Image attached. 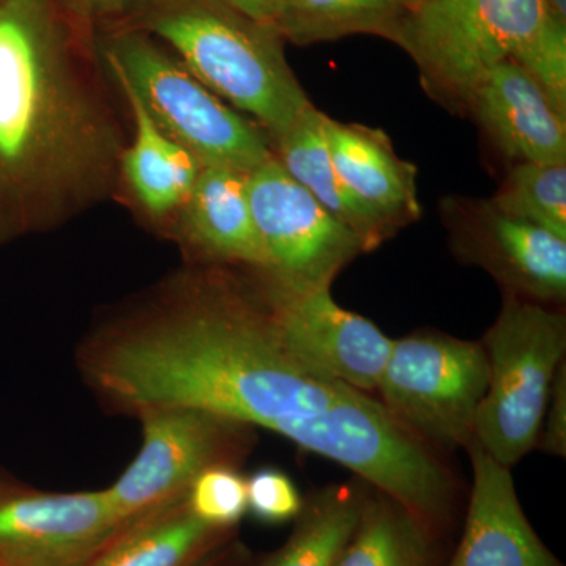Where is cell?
<instances>
[{
  "label": "cell",
  "instance_id": "7402d4cb",
  "mask_svg": "<svg viewBox=\"0 0 566 566\" xmlns=\"http://www.w3.org/2000/svg\"><path fill=\"white\" fill-rule=\"evenodd\" d=\"M408 11L400 0H283L275 29L297 46L357 33L395 43Z\"/></svg>",
  "mask_w": 566,
  "mask_h": 566
},
{
  "label": "cell",
  "instance_id": "ac0fdd59",
  "mask_svg": "<svg viewBox=\"0 0 566 566\" xmlns=\"http://www.w3.org/2000/svg\"><path fill=\"white\" fill-rule=\"evenodd\" d=\"M324 115L311 104L286 133L271 144L274 158L324 210L359 238L365 253L374 252L390 234L353 199L338 177L327 147Z\"/></svg>",
  "mask_w": 566,
  "mask_h": 566
},
{
  "label": "cell",
  "instance_id": "7c38bea8",
  "mask_svg": "<svg viewBox=\"0 0 566 566\" xmlns=\"http://www.w3.org/2000/svg\"><path fill=\"white\" fill-rule=\"evenodd\" d=\"M120 528L104 490L44 493L0 471V566H85Z\"/></svg>",
  "mask_w": 566,
  "mask_h": 566
},
{
  "label": "cell",
  "instance_id": "9a60e30c",
  "mask_svg": "<svg viewBox=\"0 0 566 566\" xmlns=\"http://www.w3.org/2000/svg\"><path fill=\"white\" fill-rule=\"evenodd\" d=\"M465 112L515 164H566V117L520 63L505 61L491 70Z\"/></svg>",
  "mask_w": 566,
  "mask_h": 566
},
{
  "label": "cell",
  "instance_id": "f1b7e54d",
  "mask_svg": "<svg viewBox=\"0 0 566 566\" xmlns=\"http://www.w3.org/2000/svg\"><path fill=\"white\" fill-rule=\"evenodd\" d=\"M221 2L238 13L244 14L249 20L274 29L283 6V0H221Z\"/></svg>",
  "mask_w": 566,
  "mask_h": 566
},
{
  "label": "cell",
  "instance_id": "9c48e42d",
  "mask_svg": "<svg viewBox=\"0 0 566 566\" xmlns=\"http://www.w3.org/2000/svg\"><path fill=\"white\" fill-rule=\"evenodd\" d=\"M248 193L264 255L259 273L270 281L294 290L331 289L365 253L359 238L294 181L274 155L248 174Z\"/></svg>",
  "mask_w": 566,
  "mask_h": 566
},
{
  "label": "cell",
  "instance_id": "4316f807",
  "mask_svg": "<svg viewBox=\"0 0 566 566\" xmlns=\"http://www.w3.org/2000/svg\"><path fill=\"white\" fill-rule=\"evenodd\" d=\"M304 499L285 472L264 468L248 479V510L266 524L296 520L303 512Z\"/></svg>",
  "mask_w": 566,
  "mask_h": 566
},
{
  "label": "cell",
  "instance_id": "2e32d148",
  "mask_svg": "<svg viewBox=\"0 0 566 566\" xmlns=\"http://www.w3.org/2000/svg\"><path fill=\"white\" fill-rule=\"evenodd\" d=\"M169 240L202 266L264 270L248 193V174L203 166Z\"/></svg>",
  "mask_w": 566,
  "mask_h": 566
},
{
  "label": "cell",
  "instance_id": "44dd1931",
  "mask_svg": "<svg viewBox=\"0 0 566 566\" xmlns=\"http://www.w3.org/2000/svg\"><path fill=\"white\" fill-rule=\"evenodd\" d=\"M364 491L333 485L304 501L293 534L262 566H335L363 515Z\"/></svg>",
  "mask_w": 566,
  "mask_h": 566
},
{
  "label": "cell",
  "instance_id": "484cf974",
  "mask_svg": "<svg viewBox=\"0 0 566 566\" xmlns=\"http://www.w3.org/2000/svg\"><path fill=\"white\" fill-rule=\"evenodd\" d=\"M170 0H59L74 28L87 39L99 33L133 28Z\"/></svg>",
  "mask_w": 566,
  "mask_h": 566
},
{
  "label": "cell",
  "instance_id": "83f0119b",
  "mask_svg": "<svg viewBox=\"0 0 566 566\" xmlns=\"http://www.w3.org/2000/svg\"><path fill=\"white\" fill-rule=\"evenodd\" d=\"M536 449L546 455H566V363L560 365L554 379Z\"/></svg>",
  "mask_w": 566,
  "mask_h": 566
},
{
  "label": "cell",
  "instance_id": "603a6c76",
  "mask_svg": "<svg viewBox=\"0 0 566 566\" xmlns=\"http://www.w3.org/2000/svg\"><path fill=\"white\" fill-rule=\"evenodd\" d=\"M490 200L505 214L566 240V164L516 163Z\"/></svg>",
  "mask_w": 566,
  "mask_h": 566
},
{
  "label": "cell",
  "instance_id": "6da1fadb",
  "mask_svg": "<svg viewBox=\"0 0 566 566\" xmlns=\"http://www.w3.org/2000/svg\"><path fill=\"white\" fill-rule=\"evenodd\" d=\"M80 360L104 401L129 415L191 408L264 428L397 501L433 475V453L378 398L286 349L251 270L196 264L106 324Z\"/></svg>",
  "mask_w": 566,
  "mask_h": 566
},
{
  "label": "cell",
  "instance_id": "d6986e66",
  "mask_svg": "<svg viewBox=\"0 0 566 566\" xmlns=\"http://www.w3.org/2000/svg\"><path fill=\"white\" fill-rule=\"evenodd\" d=\"M230 535L200 521L182 497L120 528L85 566H193Z\"/></svg>",
  "mask_w": 566,
  "mask_h": 566
},
{
  "label": "cell",
  "instance_id": "8fae6325",
  "mask_svg": "<svg viewBox=\"0 0 566 566\" xmlns=\"http://www.w3.org/2000/svg\"><path fill=\"white\" fill-rule=\"evenodd\" d=\"M450 248L482 268L506 294L560 307L566 300V240L505 214L490 199H446Z\"/></svg>",
  "mask_w": 566,
  "mask_h": 566
},
{
  "label": "cell",
  "instance_id": "5bb4252c",
  "mask_svg": "<svg viewBox=\"0 0 566 566\" xmlns=\"http://www.w3.org/2000/svg\"><path fill=\"white\" fill-rule=\"evenodd\" d=\"M465 450L472 464L471 497L463 536L447 566H562L524 515L512 471L474 439Z\"/></svg>",
  "mask_w": 566,
  "mask_h": 566
},
{
  "label": "cell",
  "instance_id": "3957f363",
  "mask_svg": "<svg viewBox=\"0 0 566 566\" xmlns=\"http://www.w3.org/2000/svg\"><path fill=\"white\" fill-rule=\"evenodd\" d=\"M128 29L163 43L271 144L312 104L286 61L281 33L221 0H170Z\"/></svg>",
  "mask_w": 566,
  "mask_h": 566
},
{
  "label": "cell",
  "instance_id": "ffe728a7",
  "mask_svg": "<svg viewBox=\"0 0 566 566\" xmlns=\"http://www.w3.org/2000/svg\"><path fill=\"white\" fill-rule=\"evenodd\" d=\"M430 524L381 491L365 495L363 515L335 566H434Z\"/></svg>",
  "mask_w": 566,
  "mask_h": 566
},
{
  "label": "cell",
  "instance_id": "4fadbf2b",
  "mask_svg": "<svg viewBox=\"0 0 566 566\" xmlns=\"http://www.w3.org/2000/svg\"><path fill=\"white\" fill-rule=\"evenodd\" d=\"M109 80L120 91L133 126L118 167L114 199L125 203L142 226L169 240L202 163L153 122L125 82Z\"/></svg>",
  "mask_w": 566,
  "mask_h": 566
},
{
  "label": "cell",
  "instance_id": "30bf717a",
  "mask_svg": "<svg viewBox=\"0 0 566 566\" xmlns=\"http://www.w3.org/2000/svg\"><path fill=\"white\" fill-rule=\"evenodd\" d=\"M282 344L315 374L376 394L394 338L335 303L331 289L294 290L251 270Z\"/></svg>",
  "mask_w": 566,
  "mask_h": 566
},
{
  "label": "cell",
  "instance_id": "d4e9b609",
  "mask_svg": "<svg viewBox=\"0 0 566 566\" xmlns=\"http://www.w3.org/2000/svg\"><path fill=\"white\" fill-rule=\"evenodd\" d=\"M515 62L538 82L558 114L566 117V22L549 14Z\"/></svg>",
  "mask_w": 566,
  "mask_h": 566
},
{
  "label": "cell",
  "instance_id": "52a82bcc",
  "mask_svg": "<svg viewBox=\"0 0 566 566\" xmlns=\"http://www.w3.org/2000/svg\"><path fill=\"white\" fill-rule=\"evenodd\" d=\"M490 382L482 342L436 331L394 340L376 394L406 430L433 450H457L474 439L476 412Z\"/></svg>",
  "mask_w": 566,
  "mask_h": 566
},
{
  "label": "cell",
  "instance_id": "e0dca14e",
  "mask_svg": "<svg viewBox=\"0 0 566 566\" xmlns=\"http://www.w3.org/2000/svg\"><path fill=\"white\" fill-rule=\"evenodd\" d=\"M324 133L345 188L390 238L419 221L422 207L417 196L416 166L397 155L382 129L324 115Z\"/></svg>",
  "mask_w": 566,
  "mask_h": 566
},
{
  "label": "cell",
  "instance_id": "8992f818",
  "mask_svg": "<svg viewBox=\"0 0 566 566\" xmlns=\"http://www.w3.org/2000/svg\"><path fill=\"white\" fill-rule=\"evenodd\" d=\"M549 14L543 0H424L395 43L416 62L424 92L463 114L480 82L515 61Z\"/></svg>",
  "mask_w": 566,
  "mask_h": 566
},
{
  "label": "cell",
  "instance_id": "277c9868",
  "mask_svg": "<svg viewBox=\"0 0 566 566\" xmlns=\"http://www.w3.org/2000/svg\"><path fill=\"white\" fill-rule=\"evenodd\" d=\"M104 73L125 82L153 122L202 166L249 174L273 158L268 134L212 93L177 57L139 29L93 36Z\"/></svg>",
  "mask_w": 566,
  "mask_h": 566
},
{
  "label": "cell",
  "instance_id": "5b68a950",
  "mask_svg": "<svg viewBox=\"0 0 566 566\" xmlns=\"http://www.w3.org/2000/svg\"><path fill=\"white\" fill-rule=\"evenodd\" d=\"M482 345L490 382L476 412L474 441L512 469L538 441L554 379L565 363V312L504 293Z\"/></svg>",
  "mask_w": 566,
  "mask_h": 566
},
{
  "label": "cell",
  "instance_id": "4dcf8cb0",
  "mask_svg": "<svg viewBox=\"0 0 566 566\" xmlns=\"http://www.w3.org/2000/svg\"><path fill=\"white\" fill-rule=\"evenodd\" d=\"M543 2L554 18L566 22V0H543Z\"/></svg>",
  "mask_w": 566,
  "mask_h": 566
},
{
  "label": "cell",
  "instance_id": "f546056e",
  "mask_svg": "<svg viewBox=\"0 0 566 566\" xmlns=\"http://www.w3.org/2000/svg\"><path fill=\"white\" fill-rule=\"evenodd\" d=\"M245 558L248 554L244 547L233 543L232 539H227L193 566H245Z\"/></svg>",
  "mask_w": 566,
  "mask_h": 566
},
{
  "label": "cell",
  "instance_id": "1f68e13d",
  "mask_svg": "<svg viewBox=\"0 0 566 566\" xmlns=\"http://www.w3.org/2000/svg\"><path fill=\"white\" fill-rule=\"evenodd\" d=\"M401 3L406 7L408 10H415L417 7L422 6L424 0H400Z\"/></svg>",
  "mask_w": 566,
  "mask_h": 566
},
{
  "label": "cell",
  "instance_id": "ba28073f",
  "mask_svg": "<svg viewBox=\"0 0 566 566\" xmlns=\"http://www.w3.org/2000/svg\"><path fill=\"white\" fill-rule=\"evenodd\" d=\"M139 417V455L104 490L122 528L186 497L208 468L240 464L255 441L248 424L199 409L156 408Z\"/></svg>",
  "mask_w": 566,
  "mask_h": 566
},
{
  "label": "cell",
  "instance_id": "7a4b0ae2",
  "mask_svg": "<svg viewBox=\"0 0 566 566\" xmlns=\"http://www.w3.org/2000/svg\"><path fill=\"white\" fill-rule=\"evenodd\" d=\"M126 136L59 0H0V244L114 199Z\"/></svg>",
  "mask_w": 566,
  "mask_h": 566
},
{
  "label": "cell",
  "instance_id": "cb8c5ba5",
  "mask_svg": "<svg viewBox=\"0 0 566 566\" xmlns=\"http://www.w3.org/2000/svg\"><path fill=\"white\" fill-rule=\"evenodd\" d=\"M186 501L208 526L233 531L248 512V479L238 465H212L193 480Z\"/></svg>",
  "mask_w": 566,
  "mask_h": 566
}]
</instances>
